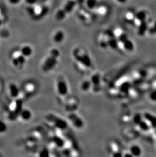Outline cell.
<instances>
[{
	"mask_svg": "<svg viewBox=\"0 0 156 157\" xmlns=\"http://www.w3.org/2000/svg\"><path fill=\"white\" fill-rule=\"evenodd\" d=\"M18 49L21 54L26 59L30 58L33 54V47L32 45L28 43L23 44L19 47Z\"/></svg>",
	"mask_w": 156,
	"mask_h": 157,
	"instance_id": "5bb4252c",
	"label": "cell"
},
{
	"mask_svg": "<svg viewBox=\"0 0 156 157\" xmlns=\"http://www.w3.org/2000/svg\"><path fill=\"white\" fill-rule=\"evenodd\" d=\"M21 1V0H8V2L12 5H17L20 3Z\"/></svg>",
	"mask_w": 156,
	"mask_h": 157,
	"instance_id": "f1b7e54d",
	"label": "cell"
},
{
	"mask_svg": "<svg viewBox=\"0 0 156 157\" xmlns=\"http://www.w3.org/2000/svg\"><path fill=\"white\" fill-rule=\"evenodd\" d=\"M72 56L74 65L79 71L88 73L93 68V63L89 52L82 46H77L72 51Z\"/></svg>",
	"mask_w": 156,
	"mask_h": 157,
	"instance_id": "6da1fadb",
	"label": "cell"
},
{
	"mask_svg": "<svg viewBox=\"0 0 156 157\" xmlns=\"http://www.w3.org/2000/svg\"><path fill=\"white\" fill-rule=\"evenodd\" d=\"M61 103L66 112H72L77 111L80 101L77 96L69 93Z\"/></svg>",
	"mask_w": 156,
	"mask_h": 157,
	"instance_id": "8992f818",
	"label": "cell"
},
{
	"mask_svg": "<svg viewBox=\"0 0 156 157\" xmlns=\"http://www.w3.org/2000/svg\"><path fill=\"white\" fill-rule=\"evenodd\" d=\"M24 1L26 4H28L30 6L35 4L36 2L37 1V0H24Z\"/></svg>",
	"mask_w": 156,
	"mask_h": 157,
	"instance_id": "f546056e",
	"label": "cell"
},
{
	"mask_svg": "<svg viewBox=\"0 0 156 157\" xmlns=\"http://www.w3.org/2000/svg\"><path fill=\"white\" fill-rule=\"evenodd\" d=\"M13 101L10 106V112L8 116V118L11 121H15L18 118L19 114L23 108V103L24 100L21 98H16Z\"/></svg>",
	"mask_w": 156,
	"mask_h": 157,
	"instance_id": "52a82bcc",
	"label": "cell"
},
{
	"mask_svg": "<svg viewBox=\"0 0 156 157\" xmlns=\"http://www.w3.org/2000/svg\"><path fill=\"white\" fill-rule=\"evenodd\" d=\"M7 128L5 123H4L2 121H0V133H3L5 132L7 130Z\"/></svg>",
	"mask_w": 156,
	"mask_h": 157,
	"instance_id": "83f0119b",
	"label": "cell"
},
{
	"mask_svg": "<svg viewBox=\"0 0 156 157\" xmlns=\"http://www.w3.org/2000/svg\"><path fill=\"white\" fill-rule=\"evenodd\" d=\"M91 83V91L94 93H99L101 90L102 76L100 73L95 72L89 77Z\"/></svg>",
	"mask_w": 156,
	"mask_h": 157,
	"instance_id": "8fae6325",
	"label": "cell"
},
{
	"mask_svg": "<svg viewBox=\"0 0 156 157\" xmlns=\"http://www.w3.org/2000/svg\"><path fill=\"white\" fill-rule=\"evenodd\" d=\"M33 118V113L29 109L23 108L19 114L18 118L23 122H28Z\"/></svg>",
	"mask_w": 156,
	"mask_h": 157,
	"instance_id": "9a60e30c",
	"label": "cell"
},
{
	"mask_svg": "<svg viewBox=\"0 0 156 157\" xmlns=\"http://www.w3.org/2000/svg\"><path fill=\"white\" fill-rule=\"evenodd\" d=\"M149 27V24L146 21H145L138 26V34L140 36H143L147 32Z\"/></svg>",
	"mask_w": 156,
	"mask_h": 157,
	"instance_id": "d6986e66",
	"label": "cell"
},
{
	"mask_svg": "<svg viewBox=\"0 0 156 157\" xmlns=\"http://www.w3.org/2000/svg\"><path fill=\"white\" fill-rule=\"evenodd\" d=\"M117 2L119 3H121V4H124L126 3V2H127V0H116Z\"/></svg>",
	"mask_w": 156,
	"mask_h": 157,
	"instance_id": "4dcf8cb0",
	"label": "cell"
},
{
	"mask_svg": "<svg viewBox=\"0 0 156 157\" xmlns=\"http://www.w3.org/2000/svg\"><path fill=\"white\" fill-rule=\"evenodd\" d=\"M21 88H19L16 84L11 83L9 86V92L10 96L13 99L19 97L21 94Z\"/></svg>",
	"mask_w": 156,
	"mask_h": 157,
	"instance_id": "2e32d148",
	"label": "cell"
},
{
	"mask_svg": "<svg viewBox=\"0 0 156 157\" xmlns=\"http://www.w3.org/2000/svg\"><path fill=\"white\" fill-rule=\"evenodd\" d=\"M45 118L47 123L62 132L65 133L69 128L68 122L54 113H49L46 116Z\"/></svg>",
	"mask_w": 156,
	"mask_h": 157,
	"instance_id": "3957f363",
	"label": "cell"
},
{
	"mask_svg": "<svg viewBox=\"0 0 156 157\" xmlns=\"http://www.w3.org/2000/svg\"><path fill=\"white\" fill-rule=\"evenodd\" d=\"M27 59L23 56L18 49L14 50L11 54V61L13 66L18 69H21L24 67Z\"/></svg>",
	"mask_w": 156,
	"mask_h": 157,
	"instance_id": "ba28073f",
	"label": "cell"
},
{
	"mask_svg": "<svg viewBox=\"0 0 156 157\" xmlns=\"http://www.w3.org/2000/svg\"><path fill=\"white\" fill-rule=\"evenodd\" d=\"M79 88L80 91L83 93H88L91 91V83L89 78L84 79L81 81L79 84Z\"/></svg>",
	"mask_w": 156,
	"mask_h": 157,
	"instance_id": "e0dca14e",
	"label": "cell"
},
{
	"mask_svg": "<svg viewBox=\"0 0 156 157\" xmlns=\"http://www.w3.org/2000/svg\"><path fill=\"white\" fill-rule=\"evenodd\" d=\"M115 37L112 31L106 30L101 32L97 38V42L101 49H106L108 48V41L111 38Z\"/></svg>",
	"mask_w": 156,
	"mask_h": 157,
	"instance_id": "9c48e42d",
	"label": "cell"
},
{
	"mask_svg": "<svg viewBox=\"0 0 156 157\" xmlns=\"http://www.w3.org/2000/svg\"><path fill=\"white\" fill-rule=\"evenodd\" d=\"M60 56V52L58 49L55 47L50 49L42 62V71L44 73H48L54 69L57 65Z\"/></svg>",
	"mask_w": 156,
	"mask_h": 157,
	"instance_id": "7a4b0ae2",
	"label": "cell"
},
{
	"mask_svg": "<svg viewBox=\"0 0 156 157\" xmlns=\"http://www.w3.org/2000/svg\"><path fill=\"white\" fill-rule=\"evenodd\" d=\"M55 86L56 93L61 103L70 93L69 85L65 78L62 75H60L56 79Z\"/></svg>",
	"mask_w": 156,
	"mask_h": 157,
	"instance_id": "5b68a950",
	"label": "cell"
},
{
	"mask_svg": "<svg viewBox=\"0 0 156 157\" xmlns=\"http://www.w3.org/2000/svg\"><path fill=\"white\" fill-rule=\"evenodd\" d=\"M66 34L64 30L58 29L54 30L51 35V40L56 44H60L63 42L65 39Z\"/></svg>",
	"mask_w": 156,
	"mask_h": 157,
	"instance_id": "4fadbf2b",
	"label": "cell"
},
{
	"mask_svg": "<svg viewBox=\"0 0 156 157\" xmlns=\"http://www.w3.org/2000/svg\"><path fill=\"white\" fill-rule=\"evenodd\" d=\"M108 151L111 156L113 157H121L122 151H120V146L119 142L116 140H111L108 144Z\"/></svg>",
	"mask_w": 156,
	"mask_h": 157,
	"instance_id": "7c38bea8",
	"label": "cell"
},
{
	"mask_svg": "<svg viewBox=\"0 0 156 157\" xmlns=\"http://www.w3.org/2000/svg\"><path fill=\"white\" fill-rule=\"evenodd\" d=\"M147 31L149 33L152 35L156 34V21L153 23V24L150 26H149Z\"/></svg>",
	"mask_w": 156,
	"mask_h": 157,
	"instance_id": "4316f807",
	"label": "cell"
},
{
	"mask_svg": "<svg viewBox=\"0 0 156 157\" xmlns=\"http://www.w3.org/2000/svg\"><path fill=\"white\" fill-rule=\"evenodd\" d=\"M95 12L99 16H106L108 12V8L104 4L98 5L94 8Z\"/></svg>",
	"mask_w": 156,
	"mask_h": 157,
	"instance_id": "ac0fdd59",
	"label": "cell"
},
{
	"mask_svg": "<svg viewBox=\"0 0 156 157\" xmlns=\"http://www.w3.org/2000/svg\"><path fill=\"white\" fill-rule=\"evenodd\" d=\"M67 118L68 122L75 129L80 130L84 127L83 120L77 113L76 111L67 112Z\"/></svg>",
	"mask_w": 156,
	"mask_h": 157,
	"instance_id": "30bf717a",
	"label": "cell"
},
{
	"mask_svg": "<svg viewBox=\"0 0 156 157\" xmlns=\"http://www.w3.org/2000/svg\"><path fill=\"white\" fill-rule=\"evenodd\" d=\"M149 99L151 101L156 102V89L152 88V91H151L149 93Z\"/></svg>",
	"mask_w": 156,
	"mask_h": 157,
	"instance_id": "484cf974",
	"label": "cell"
},
{
	"mask_svg": "<svg viewBox=\"0 0 156 157\" xmlns=\"http://www.w3.org/2000/svg\"><path fill=\"white\" fill-rule=\"evenodd\" d=\"M39 86L35 81L28 80L24 81L21 88L19 97L24 101L30 99L37 93Z\"/></svg>",
	"mask_w": 156,
	"mask_h": 157,
	"instance_id": "277c9868",
	"label": "cell"
},
{
	"mask_svg": "<svg viewBox=\"0 0 156 157\" xmlns=\"http://www.w3.org/2000/svg\"><path fill=\"white\" fill-rule=\"evenodd\" d=\"M123 42L124 51H126L128 52H131L133 51L134 49V45L133 42L131 40L129 39V38H128Z\"/></svg>",
	"mask_w": 156,
	"mask_h": 157,
	"instance_id": "44dd1931",
	"label": "cell"
},
{
	"mask_svg": "<svg viewBox=\"0 0 156 157\" xmlns=\"http://www.w3.org/2000/svg\"><path fill=\"white\" fill-rule=\"evenodd\" d=\"M135 18L138 19V20L141 21V23L145 21H146L147 13H146V12L143 11V10L139 11L136 13L135 12Z\"/></svg>",
	"mask_w": 156,
	"mask_h": 157,
	"instance_id": "603a6c76",
	"label": "cell"
},
{
	"mask_svg": "<svg viewBox=\"0 0 156 157\" xmlns=\"http://www.w3.org/2000/svg\"><path fill=\"white\" fill-rule=\"evenodd\" d=\"M128 150L130 151L131 154L132 155V157L133 156H135V157L140 156L142 153V150H141V148L136 144H134L131 146Z\"/></svg>",
	"mask_w": 156,
	"mask_h": 157,
	"instance_id": "ffe728a7",
	"label": "cell"
},
{
	"mask_svg": "<svg viewBox=\"0 0 156 157\" xmlns=\"http://www.w3.org/2000/svg\"><path fill=\"white\" fill-rule=\"evenodd\" d=\"M112 32H113V34L114 37L117 39H118L124 33L122 29H121L120 27L115 28L112 31Z\"/></svg>",
	"mask_w": 156,
	"mask_h": 157,
	"instance_id": "d4e9b609",
	"label": "cell"
},
{
	"mask_svg": "<svg viewBox=\"0 0 156 157\" xmlns=\"http://www.w3.org/2000/svg\"><path fill=\"white\" fill-rule=\"evenodd\" d=\"M97 4V0H86V7L90 9H94Z\"/></svg>",
	"mask_w": 156,
	"mask_h": 157,
	"instance_id": "cb8c5ba5",
	"label": "cell"
},
{
	"mask_svg": "<svg viewBox=\"0 0 156 157\" xmlns=\"http://www.w3.org/2000/svg\"><path fill=\"white\" fill-rule=\"evenodd\" d=\"M135 16V12L132 10H129L127 11L125 14V20L126 21L127 23L132 24Z\"/></svg>",
	"mask_w": 156,
	"mask_h": 157,
	"instance_id": "7402d4cb",
	"label": "cell"
}]
</instances>
